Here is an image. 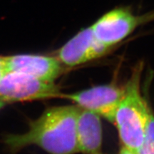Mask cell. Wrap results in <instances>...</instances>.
Instances as JSON below:
<instances>
[{"label": "cell", "instance_id": "obj_1", "mask_svg": "<svg viewBox=\"0 0 154 154\" xmlns=\"http://www.w3.org/2000/svg\"><path fill=\"white\" fill-rule=\"evenodd\" d=\"M76 105L48 108L38 118L30 121L29 128L21 134H8L4 143L10 154H16L29 146H36L49 154L79 153Z\"/></svg>", "mask_w": 154, "mask_h": 154}, {"label": "cell", "instance_id": "obj_2", "mask_svg": "<svg viewBox=\"0 0 154 154\" xmlns=\"http://www.w3.org/2000/svg\"><path fill=\"white\" fill-rule=\"evenodd\" d=\"M141 72V64L134 69L113 119L122 146L135 154L143 143L150 111L140 93Z\"/></svg>", "mask_w": 154, "mask_h": 154}, {"label": "cell", "instance_id": "obj_3", "mask_svg": "<svg viewBox=\"0 0 154 154\" xmlns=\"http://www.w3.org/2000/svg\"><path fill=\"white\" fill-rule=\"evenodd\" d=\"M153 20L154 11L136 15L131 7H118L102 15L91 27L96 38L111 48L130 36L140 25Z\"/></svg>", "mask_w": 154, "mask_h": 154}, {"label": "cell", "instance_id": "obj_4", "mask_svg": "<svg viewBox=\"0 0 154 154\" xmlns=\"http://www.w3.org/2000/svg\"><path fill=\"white\" fill-rule=\"evenodd\" d=\"M54 82L39 80L20 72H9L0 79V101L7 103L61 98Z\"/></svg>", "mask_w": 154, "mask_h": 154}, {"label": "cell", "instance_id": "obj_5", "mask_svg": "<svg viewBox=\"0 0 154 154\" xmlns=\"http://www.w3.org/2000/svg\"><path fill=\"white\" fill-rule=\"evenodd\" d=\"M125 94V86L114 84L94 86L73 94H61L82 109L91 111L113 124L116 110Z\"/></svg>", "mask_w": 154, "mask_h": 154}, {"label": "cell", "instance_id": "obj_6", "mask_svg": "<svg viewBox=\"0 0 154 154\" xmlns=\"http://www.w3.org/2000/svg\"><path fill=\"white\" fill-rule=\"evenodd\" d=\"M111 48L100 42L91 26L84 28L55 52L64 66L74 67L104 56Z\"/></svg>", "mask_w": 154, "mask_h": 154}, {"label": "cell", "instance_id": "obj_7", "mask_svg": "<svg viewBox=\"0 0 154 154\" xmlns=\"http://www.w3.org/2000/svg\"><path fill=\"white\" fill-rule=\"evenodd\" d=\"M9 72H20L39 80L54 82L64 71L56 57L38 54H16L7 57Z\"/></svg>", "mask_w": 154, "mask_h": 154}, {"label": "cell", "instance_id": "obj_8", "mask_svg": "<svg viewBox=\"0 0 154 154\" xmlns=\"http://www.w3.org/2000/svg\"><path fill=\"white\" fill-rule=\"evenodd\" d=\"M103 139L101 116L79 107L76 120V141L79 153H100Z\"/></svg>", "mask_w": 154, "mask_h": 154}, {"label": "cell", "instance_id": "obj_9", "mask_svg": "<svg viewBox=\"0 0 154 154\" xmlns=\"http://www.w3.org/2000/svg\"><path fill=\"white\" fill-rule=\"evenodd\" d=\"M136 154H154V115L151 109L148 117L143 143Z\"/></svg>", "mask_w": 154, "mask_h": 154}, {"label": "cell", "instance_id": "obj_10", "mask_svg": "<svg viewBox=\"0 0 154 154\" xmlns=\"http://www.w3.org/2000/svg\"><path fill=\"white\" fill-rule=\"evenodd\" d=\"M8 72L7 69V57L0 56V79L3 77L5 74H7Z\"/></svg>", "mask_w": 154, "mask_h": 154}, {"label": "cell", "instance_id": "obj_11", "mask_svg": "<svg viewBox=\"0 0 154 154\" xmlns=\"http://www.w3.org/2000/svg\"><path fill=\"white\" fill-rule=\"evenodd\" d=\"M7 104V103H5V102H4L2 101H0V111H1L3 108H5V106Z\"/></svg>", "mask_w": 154, "mask_h": 154}, {"label": "cell", "instance_id": "obj_12", "mask_svg": "<svg viewBox=\"0 0 154 154\" xmlns=\"http://www.w3.org/2000/svg\"><path fill=\"white\" fill-rule=\"evenodd\" d=\"M94 154H101V153H94Z\"/></svg>", "mask_w": 154, "mask_h": 154}]
</instances>
